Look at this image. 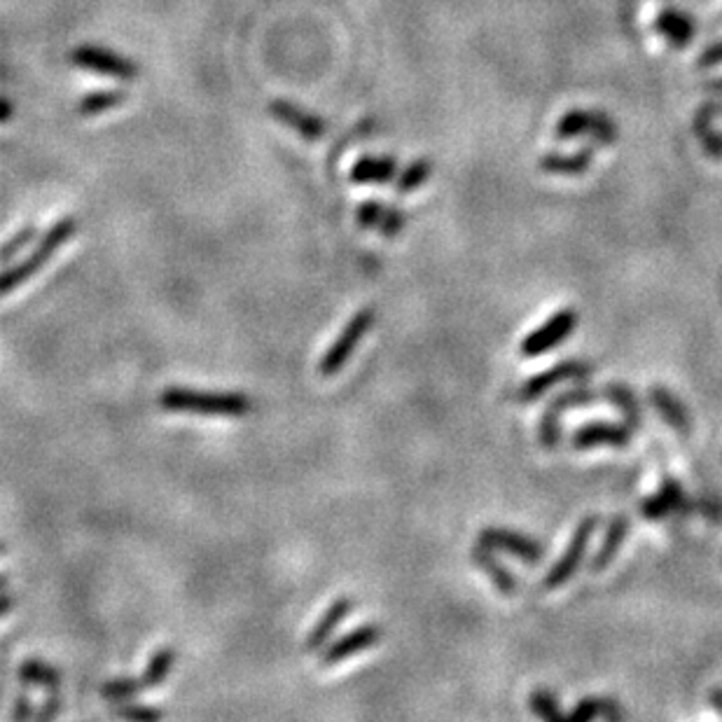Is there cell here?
I'll list each match as a JSON object with an SVG mask.
<instances>
[{
    "label": "cell",
    "instance_id": "obj_1",
    "mask_svg": "<svg viewBox=\"0 0 722 722\" xmlns=\"http://www.w3.org/2000/svg\"><path fill=\"white\" fill-rule=\"evenodd\" d=\"M159 407L173 414H197V416H246L253 402L244 393L234 391H194V388L169 386L159 395Z\"/></svg>",
    "mask_w": 722,
    "mask_h": 722
},
{
    "label": "cell",
    "instance_id": "obj_2",
    "mask_svg": "<svg viewBox=\"0 0 722 722\" xmlns=\"http://www.w3.org/2000/svg\"><path fill=\"white\" fill-rule=\"evenodd\" d=\"M75 232H78V220H75L73 215H64V218H59L54 225L47 227V232L40 234L36 248H33L22 262L5 267L3 279H0V290H3V295L15 293V290L19 286H24L31 276H36L40 269L50 262L52 255L57 253L71 236H75Z\"/></svg>",
    "mask_w": 722,
    "mask_h": 722
},
{
    "label": "cell",
    "instance_id": "obj_3",
    "mask_svg": "<svg viewBox=\"0 0 722 722\" xmlns=\"http://www.w3.org/2000/svg\"><path fill=\"white\" fill-rule=\"evenodd\" d=\"M68 61L75 68L85 73L103 75V78H113L120 82H134L141 75V66L136 64L134 59L124 57V54L110 50L106 45H94V43H82L73 47L71 54H68Z\"/></svg>",
    "mask_w": 722,
    "mask_h": 722
},
{
    "label": "cell",
    "instance_id": "obj_4",
    "mask_svg": "<svg viewBox=\"0 0 722 722\" xmlns=\"http://www.w3.org/2000/svg\"><path fill=\"white\" fill-rule=\"evenodd\" d=\"M599 400V393L589 386H575L568 388V391H561L550 400V405L545 407V412L540 414L538 423V440L540 447L547 451H554L561 442V419H564L566 412L580 407H589Z\"/></svg>",
    "mask_w": 722,
    "mask_h": 722
},
{
    "label": "cell",
    "instance_id": "obj_5",
    "mask_svg": "<svg viewBox=\"0 0 722 722\" xmlns=\"http://www.w3.org/2000/svg\"><path fill=\"white\" fill-rule=\"evenodd\" d=\"M372 323H374L372 307H363L360 311H356V314L349 318V323L344 325V330L339 332L335 342L330 344V349L323 353L321 363H318V374L325 379L337 377V374L344 370V365L349 363L353 351L358 349V344L363 342V337L367 335V330L372 328Z\"/></svg>",
    "mask_w": 722,
    "mask_h": 722
},
{
    "label": "cell",
    "instance_id": "obj_6",
    "mask_svg": "<svg viewBox=\"0 0 722 722\" xmlns=\"http://www.w3.org/2000/svg\"><path fill=\"white\" fill-rule=\"evenodd\" d=\"M596 529H599V517L596 515H587L585 519H580V524L575 526V531L571 536V543H568L564 554H561V557L554 561V566L550 568V571H547L545 580H543L545 589L564 587L566 582L571 580L575 573H578L580 564L587 557L589 543H592V536L596 533Z\"/></svg>",
    "mask_w": 722,
    "mask_h": 722
},
{
    "label": "cell",
    "instance_id": "obj_7",
    "mask_svg": "<svg viewBox=\"0 0 722 722\" xmlns=\"http://www.w3.org/2000/svg\"><path fill=\"white\" fill-rule=\"evenodd\" d=\"M575 325H578V314H575V309L566 307V309L554 311V314L547 318L543 325H538L536 330H531L529 335L522 339V344H519V353H522L524 358L545 356V353L557 349L559 344H564L566 339L573 335Z\"/></svg>",
    "mask_w": 722,
    "mask_h": 722
},
{
    "label": "cell",
    "instance_id": "obj_8",
    "mask_svg": "<svg viewBox=\"0 0 722 722\" xmlns=\"http://www.w3.org/2000/svg\"><path fill=\"white\" fill-rule=\"evenodd\" d=\"M267 113L307 143H318L328 136L330 127L325 117L311 113V110L297 106V103L288 99H272L267 103Z\"/></svg>",
    "mask_w": 722,
    "mask_h": 722
},
{
    "label": "cell",
    "instance_id": "obj_9",
    "mask_svg": "<svg viewBox=\"0 0 722 722\" xmlns=\"http://www.w3.org/2000/svg\"><path fill=\"white\" fill-rule=\"evenodd\" d=\"M479 543L496 552L510 554V557L524 561L529 566H538L545 559L543 543L515 529H503V526H487V529L479 531Z\"/></svg>",
    "mask_w": 722,
    "mask_h": 722
},
{
    "label": "cell",
    "instance_id": "obj_10",
    "mask_svg": "<svg viewBox=\"0 0 722 722\" xmlns=\"http://www.w3.org/2000/svg\"><path fill=\"white\" fill-rule=\"evenodd\" d=\"M589 374H592V365L585 363V360H561V363L552 365L550 370L538 372L526 379L522 388H519V400L533 402L543 398L545 393H550L554 386L566 384V381L585 379Z\"/></svg>",
    "mask_w": 722,
    "mask_h": 722
},
{
    "label": "cell",
    "instance_id": "obj_11",
    "mask_svg": "<svg viewBox=\"0 0 722 722\" xmlns=\"http://www.w3.org/2000/svg\"><path fill=\"white\" fill-rule=\"evenodd\" d=\"M381 624L377 622H365L358 624L356 629H351L349 634H344L337 641L328 643L321 652V664L323 666H337L339 662H346V659L360 655V652L374 648L381 641Z\"/></svg>",
    "mask_w": 722,
    "mask_h": 722
},
{
    "label": "cell",
    "instance_id": "obj_12",
    "mask_svg": "<svg viewBox=\"0 0 722 722\" xmlns=\"http://www.w3.org/2000/svg\"><path fill=\"white\" fill-rule=\"evenodd\" d=\"M631 435H634V428L631 426H622V423H613V421H589L571 435V444L573 449L580 451L596 449V447L624 449L629 447Z\"/></svg>",
    "mask_w": 722,
    "mask_h": 722
},
{
    "label": "cell",
    "instance_id": "obj_13",
    "mask_svg": "<svg viewBox=\"0 0 722 722\" xmlns=\"http://www.w3.org/2000/svg\"><path fill=\"white\" fill-rule=\"evenodd\" d=\"M400 166L395 155H360L349 169L353 185H388L398 178Z\"/></svg>",
    "mask_w": 722,
    "mask_h": 722
},
{
    "label": "cell",
    "instance_id": "obj_14",
    "mask_svg": "<svg viewBox=\"0 0 722 722\" xmlns=\"http://www.w3.org/2000/svg\"><path fill=\"white\" fill-rule=\"evenodd\" d=\"M351 610H353V599H349V596H339V599L332 601L307 634V641H304L307 650L323 652V648L330 643V638L335 636V631L342 627V622L349 617Z\"/></svg>",
    "mask_w": 722,
    "mask_h": 722
},
{
    "label": "cell",
    "instance_id": "obj_15",
    "mask_svg": "<svg viewBox=\"0 0 722 722\" xmlns=\"http://www.w3.org/2000/svg\"><path fill=\"white\" fill-rule=\"evenodd\" d=\"M685 505V491L680 487L676 477H664L662 487H659L657 494H650L643 498L641 503V515L648 519V522H662L671 515V512L683 510Z\"/></svg>",
    "mask_w": 722,
    "mask_h": 722
},
{
    "label": "cell",
    "instance_id": "obj_16",
    "mask_svg": "<svg viewBox=\"0 0 722 722\" xmlns=\"http://www.w3.org/2000/svg\"><path fill=\"white\" fill-rule=\"evenodd\" d=\"M494 552L496 550H491V547L477 543L475 547H472L470 559H472V564H475L477 568H482V571L489 575V580L494 582V587L498 589V592H501L503 596H512L517 592V578L512 575L510 568L496 557Z\"/></svg>",
    "mask_w": 722,
    "mask_h": 722
},
{
    "label": "cell",
    "instance_id": "obj_17",
    "mask_svg": "<svg viewBox=\"0 0 722 722\" xmlns=\"http://www.w3.org/2000/svg\"><path fill=\"white\" fill-rule=\"evenodd\" d=\"M648 398L652 402V407L657 409V414L666 421V426L678 430V433L683 435L690 430V416H687V409L676 393L669 391L664 384H652Z\"/></svg>",
    "mask_w": 722,
    "mask_h": 722
},
{
    "label": "cell",
    "instance_id": "obj_18",
    "mask_svg": "<svg viewBox=\"0 0 722 722\" xmlns=\"http://www.w3.org/2000/svg\"><path fill=\"white\" fill-rule=\"evenodd\" d=\"M694 26L697 24H694L692 17H687L685 12L673 8H664L655 22L659 36H664L673 47L690 45L694 40Z\"/></svg>",
    "mask_w": 722,
    "mask_h": 722
},
{
    "label": "cell",
    "instance_id": "obj_19",
    "mask_svg": "<svg viewBox=\"0 0 722 722\" xmlns=\"http://www.w3.org/2000/svg\"><path fill=\"white\" fill-rule=\"evenodd\" d=\"M594 157V145H587L573 155H559V152H547V155L540 157V171L552 173V176H578V173H585L592 164Z\"/></svg>",
    "mask_w": 722,
    "mask_h": 722
},
{
    "label": "cell",
    "instance_id": "obj_20",
    "mask_svg": "<svg viewBox=\"0 0 722 722\" xmlns=\"http://www.w3.org/2000/svg\"><path fill=\"white\" fill-rule=\"evenodd\" d=\"M627 533H629V519H627V515H615L613 519H610L608 531H606V538H603L599 552H596L594 559H592V571H594V573L606 571V568H608L610 564H613V559L617 557V552L622 550L624 540H627Z\"/></svg>",
    "mask_w": 722,
    "mask_h": 722
},
{
    "label": "cell",
    "instance_id": "obj_21",
    "mask_svg": "<svg viewBox=\"0 0 722 722\" xmlns=\"http://www.w3.org/2000/svg\"><path fill=\"white\" fill-rule=\"evenodd\" d=\"M17 678L22 680L24 685L43 687L45 692H57L61 685L59 669H54V666L50 662H45V659H36V657L24 659V662L19 664Z\"/></svg>",
    "mask_w": 722,
    "mask_h": 722
},
{
    "label": "cell",
    "instance_id": "obj_22",
    "mask_svg": "<svg viewBox=\"0 0 722 722\" xmlns=\"http://www.w3.org/2000/svg\"><path fill=\"white\" fill-rule=\"evenodd\" d=\"M603 395H606V400L610 402V405H613L617 412L624 416V423H627V426H631L634 430L641 428L643 409H641V405H638L636 393L631 391L627 384H622V381H613V384L606 386Z\"/></svg>",
    "mask_w": 722,
    "mask_h": 722
},
{
    "label": "cell",
    "instance_id": "obj_23",
    "mask_svg": "<svg viewBox=\"0 0 722 722\" xmlns=\"http://www.w3.org/2000/svg\"><path fill=\"white\" fill-rule=\"evenodd\" d=\"M129 94L124 89H103V92H89L82 96L75 106V113L80 117H99L106 115L110 110L120 108L127 103Z\"/></svg>",
    "mask_w": 722,
    "mask_h": 722
},
{
    "label": "cell",
    "instance_id": "obj_24",
    "mask_svg": "<svg viewBox=\"0 0 722 722\" xmlns=\"http://www.w3.org/2000/svg\"><path fill=\"white\" fill-rule=\"evenodd\" d=\"M433 171H435L433 159L416 157L414 162H409L405 169L398 173V178H395V190H398V194H412L416 190H421V187L430 180V176H433Z\"/></svg>",
    "mask_w": 722,
    "mask_h": 722
},
{
    "label": "cell",
    "instance_id": "obj_25",
    "mask_svg": "<svg viewBox=\"0 0 722 722\" xmlns=\"http://www.w3.org/2000/svg\"><path fill=\"white\" fill-rule=\"evenodd\" d=\"M173 664H176V648H173V645H162V648L152 652L148 666H145V671L141 673L145 690H155V687L162 685L164 680L169 678Z\"/></svg>",
    "mask_w": 722,
    "mask_h": 722
},
{
    "label": "cell",
    "instance_id": "obj_26",
    "mask_svg": "<svg viewBox=\"0 0 722 722\" xmlns=\"http://www.w3.org/2000/svg\"><path fill=\"white\" fill-rule=\"evenodd\" d=\"M592 124V110H568L564 117H559L557 127H554V138H557V141H573V138L589 134Z\"/></svg>",
    "mask_w": 722,
    "mask_h": 722
},
{
    "label": "cell",
    "instance_id": "obj_27",
    "mask_svg": "<svg viewBox=\"0 0 722 722\" xmlns=\"http://www.w3.org/2000/svg\"><path fill=\"white\" fill-rule=\"evenodd\" d=\"M617 715H620V711H617V704H613V701L599 697H585L573 706L571 713H568V722H592L594 718L615 720Z\"/></svg>",
    "mask_w": 722,
    "mask_h": 722
},
{
    "label": "cell",
    "instance_id": "obj_28",
    "mask_svg": "<svg viewBox=\"0 0 722 722\" xmlns=\"http://www.w3.org/2000/svg\"><path fill=\"white\" fill-rule=\"evenodd\" d=\"M145 690L143 685V678H131V676H120V678H110L106 680V683L101 685L99 694L106 701H113V704H117V701H127V699H134L138 697Z\"/></svg>",
    "mask_w": 722,
    "mask_h": 722
},
{
    "label": "cell",
    "instance_id": "obj_29",
    "mask_svg": "<svg viewBox=\"0 0 722 722\" xmlns=\"http://www.w3.org/2000/svg\"><path fill=\"white\" fill-rule=\"evenodd\" d=\"M529 706H531L533 715H538L540 720H550V722L568 720V713L561 711L559 699L554 697L550 690H545V687H538V690L531 692Z\"/></svg>",
    "mask_w": 722,
    "mask_h": 722
},
{
    "label": "cell",
    "instance_id": "obj_30",
    "mask_svg": "<svg viewBox=\"0 0 722 722\" xmlns=\"http://www.w3.org/2000/svg\"><path fill=\"white\" fill-rule=\"evenodd\" d=\"M113 713L117 715V718L129 720V722H157L164 718V713L159 711V708L141 704V701H131V699L117 701V704L113 706Z\"/></svg>",
    "mask_w": 722,
    "mask_h": 722
},
{
    "label": "cell",
    "instance_id": "obj_31",
    "mask_svg": "<svg viewBox=\"0 0 722 722\" xmlns=\"http://www.w3.org/2000/svg\"><path fill=\"white\" fill-rule=\"evenodd\" d=\"M38 236H40V232H38L36 225H26V227L19 229V232L12 234L10 239L5 241V246H3V262H5V265H10V262L15 260V255L22 253L24 248L31 244V241L38 239Z\"/></svg>",
    "mask_w": 722,
    "mask_h": 722
},
{
    "label": "cell",
    "instance_id": "obj_32",
    "mask_svg": "<svg viewBox=\"0 0 722 722\" xmlns=\"http://www.w3.org/2000/svg\"><path fill=\"white\" fill-rule=\"evenodd\" d=\"M405 225H407V213L402 211L400 206H386L384 218L379 222V232L386 241H393L395 236H400Z\"/></svg>",
    "mask_w": 722,
    "mask_h": 722
},
{
    "label": "cell",
    "instance_id": "obj_33",
    "mask_svg": "<svg viewBox=\"0 0 722 722\" xmlns=\"http://www.w3.org/2000/svg\"><path fill=\"white\" fill-rule=\"evenodd\" d=\"M384 213H386V206L381 204L379 199H374V197L365 199L363 204L358 206V211H356L358 227H360V229H374V227H379V222H381V218H384Z\"/></svg>",
    "mask_w": 722,
    "mask_h": 722
},
{
    "label": "cell",
    "instance_id": "obj_34",
    "mask_svg": "<svg viewBox=\"0 0 722 722\" xmlns=\"http://www.w3.org/2000/svg\"><path fill=\"white\" fill-rule=\"evenodd\" d=\"M589 136H592L594 145H613L617 138L615 122L610 120L606 113H601L599 110V113H594V124H592V131H589Z\"/></svg>",
    "mask_w": 722,
    "mask_h": 722
},
{
    "label": "cell",
    "instance_id": "obj_35",
    "mask_svg": "<svg viewBox=\"0 0 722 722\" xmlns=\"http://www.w3.org/2000/svg\"><path fill=\"white\" fill-rule=\"evenodd\" d=\"M718 113H720L718 103H704V106L697 110V115H694V120H692V131L699 141L708 134V131H711V122Z\"/></svg>",
    "mask_w": 722,
    "mask_h": 722
},
{
    "label": "cell",
    "instance_id": "obj_36",
    "mask_svg": "<svg viewBox=\"0 0 722 722\" xmlns=\"http://www.w3.org/2000/svg\"><path fill=\"white\" fill-rule=\"evenodd\" d=\"M12 720H15V722L36 720V711H33V701H31L29 692H26V690L17 692V697H15V708H12Z\"/></svg>",
    "mask_w": 722,
    "mask_h": 722
},
{
    "label": "cell",
    "instance_id": "obj_37",
    "mask_svg": "<svg viewBox=\"0 0 722 722\" xmlns=\"http://www.w3.org/2000/svg\"><path fill=\"white\" fill-rule=\"evenodd\" d=\"M61 713V697H59V690L57 692H47V697L43 704H40V708L36 711V720L38 722H47V720H54L57 715Z\"/></svg>",
    "mask_w": 722,
    "mask_h": 722
},
{
    "label": "cell",
    "instance_id": "obj_38",
    "mask_svg": "<svg viewBox=\"0 0 722 722\" xmlns=\"http://www.w3.org/2000/svg\"><path fill=\"white\" fill-rule=\"evenodd\" d=\"M718 64H722V40H720V43L711 45V47H706V50L701 52L699 59H697L699 68H713Z\"/></svg>",
    "mask_w": 722,
    "mask_h": 722
},
{
    "label": "cell",
    "instance_id": "obj_39",
    "mask_svg": "<svg viewBox=\"0 0 722 722\" xmlns=\"http://www.w3.org/2000/svg\"><path fill=\"white\" fill-rule=\"evenodd\" d=\"M701 148H704L708 157L720 159L722 157V134H713V131H708V134L701 138Z\"/></svg>",
    "mask_w": 722,
    "mask_h": 722
},
{
    "label": "cell",
    "instance_id": "obj_40",
    "mask_svg": "<svg viewBox=\"0 0 722 722\" xmlns=\"http://www.w3.org/2000/svg\"><path fill=\"white\" fill-rule=\"evenodd\" d=\"M708 701H711V706L722 715V685L711 687V692H708Z\"/></svg>",
    "mask_w": 722,
    "mask_h": 722
},
{
    "label": "cell",
    "instance_id": "obj_41",
    "mask_svg": "<svg viewBox=\"0 0 722 722\" xmlns=\"http://www.w3.org/2000/svg\"><path fill=\"white\" fill-rule=\"evenodd\" d=\"M12 117V101L10 99H3V122L8 124Z\"/></svg>",
    "mask_w": 722,
    "mask_h": 722
}]
</instances>
